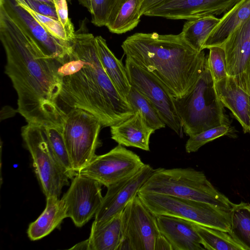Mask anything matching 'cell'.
I'll return each instance as SVG.
<instances>
[{
  "label": "cell",
  "mask_w": 250,
  "mask_h": 250,
  "mask_svg": "<svg viewBox=\"0 0 250 250\" xmlns=\"http://www.w3.org/2000/svg\"><path fill=\"white\" fill-rule=\"evenodd\" d=\"M221 46L225 53L228 75L237 78L250 59V17L241 23Z\"/></svg>",
  "instance_id": "cell-16"
},
{
  "label": "cell",
  "mask_w": 250,
  "mask_h": 250,
  "mask_svg": "<svg viewBox=\"0 0 250 250\" xmlns=\"http://www.w3.org/2000/svg\"><path fill=\"white\" fill-rule=\"evenodd\" d=\"M154 250H172V248L167 239L161 233L155 240Z\"/></svg>",
  "instance_id": "cell-37"
},
{
  "label": "cell",
  "mask_w": 250,
  "mask_h": 250,
  "mask_svg": "<svg viewBox=\"0 0 250 250\" xmlns=\"http://www.w3.org/2000/svg\"><path fill=\"white\" fill-rule=\"evenodd\" d=\"M21 136L30 152L33 167L46 197H59L69 178L59 163L49 143L44 125L28 123L21 128Z\"/></svg>",
  "instance_id": "cell-7"
},
{
  "label": "cell",
  "mask_w": 250,
  "mask_h": 250,
  "mask_svg": "<svg viewBox=\"0 0 250 250\" xmlns=\"http://www.w3.org/2000/svg\"><path fill=\"white\" fill-rule=\"evenodd\" d=\"M125 65L130 85L147 98L158 110L166 125L182 137L183 125L174 105V97L166 85L129 58H125Z\"/></svg>",
  "instance_id": "cell-9"
},
{
  "label": "cell",
  "mask_w": 250,
  "mask_h": 250,
  "mask_svg": "<svg viewBox=\"0 0 250 250\" xmlns=\"http://www.w3.org/2000/svg\"><path fill=\"white\" fill-rule=\"evenodd\" d=\"M235 135L234 129L230 125H222L189 137L186 142L185 149L188 153L195 152L203 146L217 138L224 136L234 138Z\"/></svg>",
  "instance_id": "cell-30"
},
{
  "label": "cell",
  "mask_w": 250,
  "mask_h": 250,
  "mask_svg": "<svg viewBox=\"0 0 250 250\" xmlns=\"http://www.w3.org/2000/svg\"><path fill=\"white\" fill-rule=\"evenodd\" d=\"M88 250H119L122 242V213L102 222L94 221Z\"/></svg>",
  "instance_id": "cell-20"
},
{
  "label": "cell",
  "mask_w": 250,
  "mask_h": 250,
  "mask_svg": "<svg viewBox=\"0 0 250 250\" xmlns=\"http://www.w3.org/2000/svg\"><path fill=\"white\" fill-rule=\"evenodd\" d=\"M137 195L156 216L178 217L204 227L230 232L231 209L164 194L138 192Z\"/></svg>",
  "instance_id": "cell-6"
},
{
  "label": "cell",
  "mask_w": 250,
  "mask_h": 250,
  "mask_svg": "<svg viewBox=\"0 0 250 250\" xmlns=\"http://www.w3.org/2000/svg\"><path fill=\"white\" fill-rule=\"evenodd\" d=\"M95 37L82 26L70 41V52L59 62L62 86L57 105L64 115L73 109H82L96 116L103 126L110 127L134 112L105 72Z\"/></svg>",
  "instance_id": "cell-2"
},
{
  "label": "cell",
  "mask_w": 250,
  "mask_h": 250,
  "mask_svg": "<svg viewBox=\"0 0 250 250\" xmlns=\"http://www.w3.org/2000/svg\"><path fill=\"white\" fill-rule=\"evenodd\" d=\"M58 21L72 34L75 35L73 25L68 17L66 0H53Z\"/></svg>",
  "instance_id": "cell-34"
},
{
  "label": "cell",
  "mask_w": 250,
  "mask_h": 250,
  "mask_svg": "<svg viewBox=\"0 0 250 250\" xmlns=\"http://www.w3.org/2000/svg\"><path fill=\"white\" fill-rule=\"evenodd\" d=\"M249 117L250 122V95L249 96Z\"/></svg>",
  "instance_id": "cell-42"
},
{
  "label": "cell",
  "mask_w": 250,
  "mask_h": 250,
  "mask_svg": "<svg viewBox=\"0 0 250 250\" xmlns=\"http://www.w3.org/2000/svg\"><path fill=\"white\" fill-rule=\"evenodd\" d=\"M220 21V19L212 16L188 20L181 33L185 41L200 52L204 50L207 40Z\"/></svg>",
  "instance_id": "cell-25"
},
{
  "label": "cell",
  "mask_w": 250,
  "mask_h": 250,
  "mask_svg": "<svg viewBox=\"0 0 250 250\" xmlns=\"http://www.w3.org/2000/svg\"><path fill=\"white\" fill-rule=\"evenodd\" d=\"M36 0L44 2L47 3L49 4L54 6V3H53V0Z\"/></svg>",
  "instance_id": "cell-40"
},
{
  "label": "cell",
  "mask_w": 250,
  "mask_h": 250,
  "mask_svg": "<svg viewBox=\"0 0 250 250\" xmlns=\"http://www.w3.org/2000/svg\"><path fill=\"white\" fill-rule=\"evenodd\" d=\"M234 79L238 85L250 95V59L243 73Z\"/></svg>",
  "instance_id": "cell-36"
},
{
  "label": "cell",
  "mask_w": 250,
  "mask_h": 250,
  "mask_svg": "<svg viewBox=\"0 0 250 250\" xmlns=\"http://www.w3.org/2000/svg\"><path fill=\"white\" fill-rule=\"evenodd\" d=\"M208 62L215 82L228 76L225 51L221 46H213L208 48Z\"/></svg>",
  "instance_id": "cell-33"
},
{
  "label": "cell",
  "mask_w": 250,
  "mask_h": 250,
  "mask_svg": "<svg viewBox=\"0 0 250 250\" xmlns=\"http://www.w3.org/2000/svg\"><path fill=\"white\" fill-rule=\"evenodd\" d=\"M153 170L149 165L145 164L136 172L108 186L94 221H105L122 213L128 203L137 195Z\"/></svg>",
  "instance_id": "cell-15"
},
{
  "label": "cell",
  "mask_w": 250,
  "mask_h": 250,
  "mask_svg": "<svg viewBox=\"0 0 250 250\" xmlns=\"http://www.w3.org/2000/svg\"><path fill=\"white\" fill-rule=\"evenodd\" d=\"M111 139L119 145L149 151V140L155 130L138 110L125 120L110 126Z\"/></svg>",
  "instance_id": "cell-18"
},
{
  "label": "cell",
  "mask_w": 250,
  "mask_h": 250,
  "mask_svg": "<svg viewBox=\"0 0 250 250\" xmlns=\"http://www.w3.org/2000/svg\"><path fill=\"white\" fill-rule=\"evenodd\" d=\"M18 3L27 6L26 3L24 0H16Z\"/></svg>",
  "instance_id": "cell-41"
},
{
  "label": "cell",
  "mask_w": 250,
  "mask_h": 250,
  "mask_svg": "<svg viewBox=\"0 0 250 250\" xmlns=\"http://www.w3.org/2000/svg\"><path fill=\"white\" fill-rule=\"evenodd\" d=\"M156 218L160 233L169 241L172 250H205L193 222L166 215Z\"/></svg>",
  "instance_id": "cell-17"
},
{
  "label": "cell",
  "mask_w": 250,
  "mask_h": 250,
  "mask_svg": "<svg viewBox=\"0 0 250 250\" xmlns=\"http://www.w3.org/2000/svg\"><path fill=\"white\" fill-rule=\"evenodd\" d=\"M126 100L134 112L139 110L142 113L151 128L155 131L166 127V125L154 105L134 87L131 86Z\"/></svg>",
  "instance_id": "cell-28"
},
{
  "label": "cell",
  "mask_w": 250,
  "mask_h": 250,
  "mask_svg": "<svg viewBox=\"0 0 250 250\" xmlns=\"http://www.w3.org/2000/svg\"><path fill=\"white\" fill-rule=\"evenodd\" d=\"M9 16L20 26L46 57L61 62L71 50L70 42L52 36L16 0H0Z\"/></svg>",
  "instance_id": "cell-13"
},
{
  "label": "cell",
  "mask_w": 250,
  "mask_h": 250,
  "mask_svg": "<svg viewBox=\"0 0 250 250\" xmlns=\"http://www.w3.org/2000/svg\"><path fill=\"white\" fill-rule=\"evenodd\" d=\"M121 47L126 58L151 72L171 95L181 98L195 86L205 68L207 56L198 52L179 34L136 33Z\"/></svg>",
  "instance_id": "cell-3"
},
{
  "label": "cell",
  "mask_w": 250,
  "mask_h": 250,
  "mask_svg": "<svg viewBox=\"0 0 250 250\" xmlns=\"http://www.w3.org/2000/svg\"><path fill=\"white\" fill-rule=\"evenodd\" d=\"M59 198L55 196L46 197L44 210L29 226L27 234L30 240H39L48 235L67 217L64 203Z\"/></svg>",
  "instance_id": "cell-21"
},
{
  "label": "cell",
  "mask_w": 250,
  "mask_h": 250,
  "mask_svg": "<svg viewBox=\"0 0 250 250\" xmlns=\"http://www.w3.org/2000/svg\"><path fill=\"white\" fill-rule=\"evenodd\" d=\"M20 4L47 31L56 38L70 42L74 37L75 35L70 33L58 20L42 15L27 6L20 3Z\"/></svg>",
  "instance_id": "cell-32"
},
{
  "label": "cell",
  "mask_w": 250,
  "mask_h": 250,
  "mask_svg": "<svg viewBox=\"0 0 250 250\" xmlns=\"http://www.w3.org/2000/svg\"><path fill=\"white\" fill-rule=\"evenodd\" d=\"M145 164L137 154L118 144L105 154L96 155L78 173L107 188L136 172Z\"/></svg>",
  "instance_id": "cell-11"
},
{
  "label": "cell",
  "mask_w": 250,
  "mask_h": 250,
  "mask_svg": "<svg viewBox=\"0 0 250 250\" xmlns=\"http://www.w3.org/2000/svg\"><path fill=\"white\" fill-rule=\"evenodd\" d=\"M219 98L224 106L229 109L239 122L244 133H250L249 96L236 83L233 77L226 78L214 81Z\"/></svg>",
  "instance_id": "cell-19"
},
{
  "label": "cell",
  "mask_w": 250,
  "mask_h": 250,
  "mask_svg": "<svg viewBox=\"0 0 250 250\" xmlns=\"http://www.w3.org/2000/svg\"><path fill=\"white\" fill-rule=\"evenodd\" d=\"M95 44L100 62L116 89L125 99L131 88L125 65L116 58L101 36L95 37Z\"/></svg>",
  "instance_id": "cell-24"
},
{
  "label": "cell",
  "mask_w": 250,
  "mask_h": 250,
  "mask_svg": "<svg viewBox=\"0 0 250 250\" xmlns=\"http://www.w3.org/2000/svg\"><path fill=\"white\" fill-rule=\"evenodd\" d=\"M250 17V0H241L220 19L207 40L203 49L221 46L234 30Z\"/></svg>",
  "instance_id": "cell-22"
},
{
  "label": "cell",
  "mask_w": 250,
  "mask_h": 250,
  "mask_svg": "<svg viewBox=\"0 0 250 250\" xmlns=\"http://www.w3.org/2000/svg\"><path fill=\"white\" fill-rule=\"evenodd\" d=\"M88 241L87 239L83 241L79 244H77L71 249H81V250H88Z\"/></svg>",
  "instance_id": "cell-39"
},
{
  "label": "cell",
  "mask_w": 250,
  "mask_h": 250,
  "mask_svg": "<svg viewBox=\"0 0 250 250\" xmlns=\"http://www.w3.org/2000/svg\"><path fill=\"white\" fill-rule=\"evenodd\" d=\"M145 0H116L106 27L111 33L121 34L136 27L140 21V10Z\"/></svg>",
  "instance_id": "cell-23"
},
{
  "label": "cell",
  "mask_w": 250,
  "mask_h": 250,
  "mask_svg": "<svg viewBox=\"0 0 250 250\" xmlns=\"http://www.w3.org/2000/svg\"><path fill=\"white\" fill-rule=\"evenodd\" d=\"M27 6L33 11L56 20H58V16L54 6L47 3L36 0H24Z\"/></svg>",
  "instance_id": "cell-35"
},
{
  "label": "cell",
  "mask_w": 250,
  "mask_h": 250,
  "mask_svg": "<svg viewBox=\"0 0 250 250\" xmlns=\"http://www.w3.org/2000/svg\"></svg>",
  "instance_id": "cell-43"
},
{
  "label": "cell",
  "mask_w": 250,
  "mask_h": 250,
  "mask_svg": "<svg viewBox=\"0 0 250 250\" xmlns=\"http://www.w3.org/2000/svg\"><path fill=\"white\" fill-rule=\"evenodd\" d=\"M165 0H145L140 10L141 16L159 5Z\"/></svg>",
  "instance_id": "cell-38"
},
{
  "label": "cell",
  "mask_w": 250,
  "mask_h": 250,
  "mask_svg": "<svg viewBox=\"0 0 250 250\" xmlns=\"http://www.w3.org/2000/svg\"><path fill=\"white\" fill-rule=\"evenodd\" d=\"M122 232L119 250H154L155 240L161 234L156 216L138 195L122 212Z\"/></svg>",
  "instance_id": "cell-10"
},
{
  "label": "cell",
  "mask_w": 250,
  "mask_h": 250,
  "mask_svg": "<svg viewBox=\"0 0 250 250\" xmlns=\"http://www.w3.org/2000/svg\"><path fill=\"white\" fill-rule=\"evenodd\" d=\"M241 0H165L144 16L190 20L225 14Z\"/></svg>",
  "instance_id": "cell-14"
},
{
  "label": "cell",
  "mask_w": 250,
  "mask_h": 250,
  "mask_svg": "<svg viewBox=\"0 0 250 250\" xmlns=\"http://www.w3.org/2000/svg\"><path fill=\"white\" fill-rule=\"evenodd\" d=\"M102 126L96 116L84 110L73 109L66 114L62 135L77 173L95 156L96 150L101 146L99 136Z\"/></svg>",
  "instance_id": "cell-8"
},
{
  "label": "cell",
  "mask_w": 250,
  "mask_h": 250,
  "mask_svg": "<svg viewBox=\"0 0 250 250\" xmlns=\"http://www.w3.org/2000/svg\"><path fill=\"white\" fill-rule=\"evenodd\" d=\"M139 192L191 199L229 209L234 205L203 172L189 167L154 169Z\"/></svg>",
  "instance_id": "cell-5"
},
{
  "label": "cell",
  "mask_w": 250,
  "mask_h": 250,
  "mask_svg": "<svg viewBox=\"0 0 250 250\" xmlns=\"http://www.w3.org/2000/svg\"><path fill=\"white\" fill-rule=\"evenodd\" d=\"M0 40L6 57L5 73L18 95V111L27 123L60 127L64 115L57 105L62 81L59 62L45 56L0 5Z\"/></svg>",
  "instance_id": "cell-1"
},
{
  "label": "cell",
  "mask_w": 250,
  "mask_h": 250,
  "mask_svg": "<svg viewBox=\"0 0 250 250\" xmlns=\"http://www.w3.org/2000/svg\"><path fill=\"white\" fill-rule=\"evenodd\" d=\"M52 151L69 179H73L78 173L74 169L68 152L62 132V127L44 125Z\"/></svg>",
  "instance_id": "cell-29"
},
{
  "label": "cell",
  "mask_w": 250,
  "mask_h": 250,
  "mask_svg": "<svg viewBox=\"0 0 250 250\" xmlns=\"http://www.w3.org/2000/svg\"><path fill=\"white\" fill-rule=\"evenodd\" d=\"M102 184L88 176L78 173L62 198L67 217L76 226L81 227L95 215L102 203Z\"/></svg>",
  "instance_id": "cell-12"
},
{
  "label": "cell",
  "mask_w": 250,
  "mask_h": 250,
  "mask_svg": "<svg viewBox=\"0 0 250 250\" xmlns=\"http://www.w3.org/2000/svg\"><path fill=\"white\" fill-rule=\"evenodd\" d=\"M116 0H79L91 15V22L99 27L105 26Z\"/></svg>",
  "instance_id": "cell-31"
},
{
  "label": "cell",
  "mask_w": 250,
  "mask_h": 250,
  "mask_svg": "<svg viewBox=\"0 0 250 250\" xmlns=\"http://www.w3.org/2000/svg\"><path fill=\"white\" fill-rule=\"evenodd\" d=\"M173 101L183 132L189 137L222 125H230L215 89L208 56L203 72L193 88L183 97H174Z\"/></svg>",
  "instance_id": "cell-4"
},
{
  "label": "cell",
  "mask_w": 250,
  "mask_h": 250,
  "mask_svg": "<svg viewBox=\"0 0 250 250\" xmlns=\"http://www.w3.org/2000/svg\"><path fill=\"white\" fill-rule=\"evenodd\" d=\"M229 234L246 250H250V203L241 202L234 204L231 210Z\"/></svg>",
  "instance_id": "cell-26"
},
{
  "label": "cell",
  "mask_w": 250,
  "mask_h": 250,
  "mask_svg": "<svg viewBox=\"0 0 250 250\" xmlns=\"http://www.w3.org/2000/svg\"><path fill=\"white\" fill-rule=\"evenodd\" d=\"M201 239V244L208 250H246L229 233L194 223Z\"/></svg>",
  "instance_id": "cell-27"
}]
</instances>
